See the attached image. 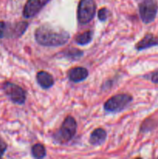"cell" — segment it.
<instances>
[{
  "mask_svg": "<svg viewBox=\"0 0 158 159\" xmlns=\"http://www.w3.org/2000/svg\"><path fill=\"white\" fill-rule=\"evenodd\" d=\"M70 35L67 31L49 24L41 25L35 31L37 42L45 47L62 46L68 41Z\"/></svg>",
  "mask_w": 158,
  "mask_h": 159,
  "instance_id": "6da1fadb",
  "label": "cell"
},
{
  "mask_svg": "<svg viewBox=\"0 0 158 159\" xmlns=\"http://www.w3.org/2000/svg\"><path fill=\"white\" fill-rule=\"evenodd\" d=\"M77 130V122L71 116L65 118L60 130L56 133L55 139L60 143L68 142L72 139Z\"/></svg>",
  "mask_w": 158,
  "mask_h": 159,
  "instance_id": "7a4b0ae2",
  "label": "cell"
},
{
  "mask_svg": "<svg viewBox=\"0 0 158 159\" xmlns=\"http://www.w3.org/2000/svg\"><path fill=\"white\" fill-rule=\"evenodd\" d=\"M133 101V97L129 94H118L106 101L104 109L108 112H120L126 108Z\"/></svg>",
  "mask_w": 158,
  "mask_h": 159,
  "instance_id": "3957f363",
  "label": "cell"
},
{
  "mask_svg": "<svg viewBox=\"0 0 158 159\" xmlns=\"http://www.w3.org/2000/svg\"><path fill=\"white\" fill-rule=\"evenodd\" d=\"M96 5L94 0H81L77 9V19L81 24H87L94 17Z\"/></svg>",
  "mask_w": 158,
  "mask_h": 159,
  "instance_id": "277c9868",
  "label": "cell"
},
{
  "mask_svg": "<svg viewBox=\"0 0 158 159\" xmlns=\"http://www.w3.org/2000/svg\"><path fill=\"white\" fill-rule=\"evenodd\" d=\"M158 6L156 0H142L139 5L140 18L144 23H150L155 20Z\"/></svg>",
  "mask_w": 158,
  "mask_h": 159,
  "instance_id": "5b68a950",
  "label": "cell"
},
{
  "mask_svg": "<svg viewBox=\"0 0 158 159\" xmlns=\"http://www.w3.org/2000/svg\"><path fill=\"white\" fill-rule=\"evenodd\" d=\"M5 94L12 102L16 104H23L26 101V92L23 88L10 82H6L2 85Z\"/></svg>",
  "mask_w": 158,
  "mask_h": 159,
  "instance_id": "8992f818",
  "label": "cell"
},
{
  "mask_svg": "<svg viewBox=\"0 0 158 159\" xmlns=\"http://www.w3.org/2000/svg\"><path fill=\"white\" fill-rule=\"evenodd\" d=\"M49 0H29L26 3L23 11L25 18H32L37 15Z\"/></svg>",
  "mask_w": 158,
  "mask_h": 159,
  "instance_id": "52a82bcc",
  "label": "cell"
},
{
  "mask_svg": "<svg viewBox=\"0 0 158 159\" xmlns=\"http://www.w3.org/2000/svg\"><path fill=\"white\" fill-rule=\"evenodd\" d=\"M154 46H158V37L152 34H147L142 40L136 43L135 48L138 51H143Z\"/></svg>",
  "mask_w": 158,
  "mask_h": 159,
  "instance_id": "ba28073f",
  "label": "cell"
},
{
  "mask_svg": "<svg viewBox=\"0 0 158 159\" xmlns=\"http://www.w3.org/2000/svg\"><path fill=\"white\" fill-rule=\"evenodd\" d=\"M88 76V71L82 67L74 68L68 71V78L71 82H80L85 80Z\"/></svg>",
  "mask_w": 158,
  "mask_h": 159,
  "instance_id": "9c48e42d",
  "label": "cell"
},
{
  "mask_svg": "<svg viewBox=\"0 0 158 159\" xmlns=\"http://www.w3.org/2000/svg\"><path fill=\"white\" fill-rule=\"evenodd\" d=\"M37 81L43 89H49L53 86L54 80L53 76L46 71H39L37 75Z\"/></svg>",
  "mask_w": 158,
  "mask_h": 159,
  "instance_id": "30bf717a",
  "label": "cell"
},
{
  "mask_svg": "<svg viewBox=\"0 0 158 159\" xmlns=\"http://www.w3.org/2000/svg\"><path fill=\"white\" fill-rule=\"evenodd\" d=\"M107 137L106 131L102 128L95 129L90 136L89 142L92 145H100L105 141Z\"/></svg>",
  "mask_w": 158,
  "mask_h": 159,
  "instance_id": "8fae6325",
  "label": "cell"
},
{
  "mask_svg": "<svg viewBox=\"0 0 158 159\" xmlns=\"http://www.w3.org/2000/svg\"><path fill=\"white\" fill-rule=\"evenodd\" d=\"M91 39H92V32L88 30L77 35L75 38V41L79 45H85L89 43Z\"/></svg>",
  "mask_w": 158,
  "mask_h": 159,
  "instance_id": "7c38bea8",
  "label": "cell"
},
{
  "mask_svg": "<svg viewBox=\"0 0 158 159\" xmlns=\"http://www.w3.org/2000/svg\"><path fill=\"white\" fill-rule=\"evenodd\" d=\"M32 155L36 158H43L46 156V149L41 144H37L33 146Z\"/></svg>",
  "mask_w": 158,
  "mask_h": 159,
  "instance_id": "4fadbf2b",
  "label": "cell"
},
{
  "mask_svg": "<svg viewBox=\"0 0 158 159\" xmlns=\"http://www.w3.org/2000/svg\"><path fill=\"white\" fill-rule=\"evenodd\" d=\"M63 54L65 57H68L71 60H77L83 55V51L79 49H76V48H71V49L65 51Z\"/></svg>",
  "mask_w": 158,
  "mask_h": 159,
  "instance_id": "5bb4252c",
  "label": "cell"
},
{
  "mask_svg": "<svg viewBox=\"0 0 158 159\" xmlns=\"http://www.w3.org/2000/svg\"><path fill=\"white\" fill-rule=\"evenodd\" d=\"M109 11L107 8H102L98 12V16L101 21H105L109 16Z\"/></svg>",
  "mask_w": 158,
  "mask_h": 159,
  "instance_id": "9a60e30c",
  "label": "cell"
},
{
  "mask_svg": "<svg viewBox=\"0 0 158 159\" xmlns=\"http://www.w3.org/2000/svg\"><path fill=\"white\" fill-rule=\"evenodd\" d=\"M6 149H7V144L2 138H0V158L4 155Z\"/></svg>",
  "mask_w": 158,
  "mask_h": 159,
  "instance_id": "2e32d148",
  "label": "cell"
},
{
  "mask_svg": "<svg viewBox=\"0 0 158 159\" xmlns=\"http://www.w3.org/2000/svg\"><path fill=\"white\" fill-rule=\"evenodd\" d=\"M6 23L3 21H0V38H4L6 34Z\"/></svg>",
  "mask_w": 158,
  "mask_h": 159,
  "instance_id": "e0dca14e",
  "label": "cell"
},
{
  "mask_svg": "<svg viewBox=\"0 0 158 159\" xmlns=\"http://www.w3.org/2000/svg\"><path fill=\"white\" fill-rule=\"evenodd\" d=\"M151 81L154 84H158V70L151 75Z\"/></svg>",
  "mask_w": 158,
  "mask_h": 159,
  "instance_id": "ac0fdd59",
  "label": "cell"
}]
</instances>
